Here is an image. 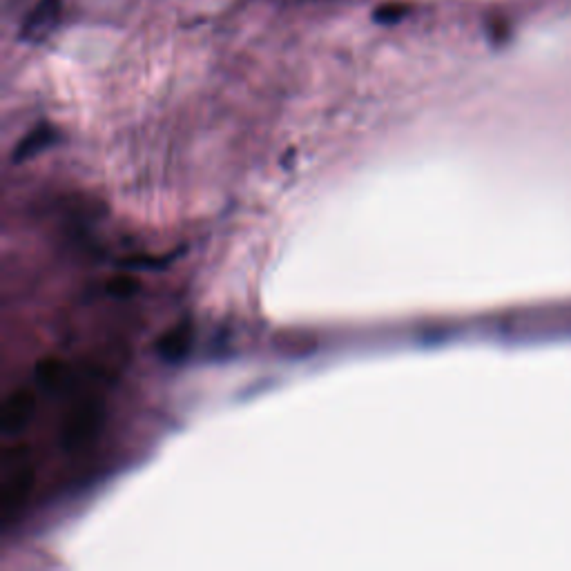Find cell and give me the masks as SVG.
I'll return each instance as SVG.
<instances>
[{"mask_svg": "<svg viewBox=\"0 0 571 571\" xmlns=\"http://www.w3.org/2000/svg\"><path fill=\"white\" fill-rule=\"evenodd\" d=\"M105 424V404L96 398L76 404L67 415L61 431V444L65 451H81L99 438Z\"/></svg>", "mask_w": 571, "mask_h": 571, "instance_id": "obj_1", "label": "cell"}, {"mask_svg": "<svg viewBox=\"0 0 571 571\" xmlns=\"http://www.w3.org/2000/svg\"><path fill=\"white\" fill-rule=\"evenodd\" d=\"M34 480V467L29 462L5 469V480L0 485V522H3V527L12 525L21 516L29 496H32Z\"/></svg>", "mask_w": 571, "mask_h": 571, "instance_id": "obj_2", "label": "cell"}, {"mask_svg": "<svg viewBox=\"0 0 571 571\" xmlns=\"http://www.w3.org/2000/svg\"><path fill=\"white\" fill-rule=\"evenodd\" d=\"M63 12V0H38L21 27V41L41 43L50 36Z\"/></svg>", "mask_w": 571, "mask_h": 571, "instance_id": "obj_3", "label": "cell"}, {"mask_svg": "<svg viewBox=\"0 0 571 571\" xmlns=\"http://www.w3.org/2000/svg\"><path fill=\"white\" fill-rule=\"evenodd\" d=\"M36 411V395L29 389H16L7 395L3 402V411H0V429L5 435H18L29 420L34 418Z\"/></svg>", "mask_w": 571, "mask_h": 571, "instance_id": "obj_4", "label": "cell"}, {"mask_svg": "<svg viewBox=\"0 0 571 571\" xmlns=\"http://www.w3.org/2000/svg\"><path fill=\"white\" fill-rule=\"evenodd\" d=\"M192 340H195V326H192V322L183 319V322L174 324L170 331H166L159 337L157 351L161 355V360H166L170 364L183 362L186 360V355L190 353Z\"/></svg>", "mask_w": 571, "mask_h": 571, "instance_id": "obj_5", "label": "cell"}, {"mask_svg": "<svg viewBox=\"0 0 571 571\" xmlns=\"http://www.w3.org/2000/svg\"><path fill=\"white\" fill-rule=\"evenodd\" d=\"M56 141V130L52 128V125H38V128H34L29 134H25V137L18 141L16 145V150L12 154V161L14 163H25L29 159H34L36 154H41L43 150L50 148V145H54Z\"/></svg>", "mask_w": 571, "mask_h": 571, "instance_id": "obj_6", "label": "cell"}, {"mask_svg": "<svg viewBox=\"0 0 571 571\" xmlns=\"http://www.w3.org/2000/svg\"><path fill=\"white\" fill-rule=\"evenodd\" d=\"M34 375H36V382L41 384L43 389L56 391L58 386L65 382L67 366L61 360H56V357H45V360L36 364Z\"/></svg>", "mask_w": 571, "mask_h": 571, "instance_id": "obj_7", "label": "cell"}, {"mask_svg": "<svg viewBox=\"0 0 571 571\" xmlns=\"http://www.w3.org/2000/svg\"><path fill=\"white\" fill-rule=\"evenodd\" d=\"M411 14V5L409 3H400V0H391V3H382L380 7H375L373 12V21L377 25H398L402 23L406 16Z\"/></svg>", "mask_w": 571, "mask_h": 571, "instance_id": "obj_8", "label": "cell"}, {"mask_svg": "<svg viewBox=\"0 0 571 571\" xmlns=\"http://www.w3.org/2000/svg\"><path fill=\"white\" fill-rule=\"evenodd\" d=\"M139 279H134L130 275H116L112 277L108 286H105V290L116 299H128L132 295H137L139 293Z\"/></svg>", "mask_w": 571, "mask_h": 571, "instance_id": "obj_9", "label": "cell"}]
</instances>
